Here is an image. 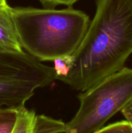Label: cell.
I'll use <instances>...</instances> for the list:
<instances>
[{
  "label": "cell",
  "mask_w": 132,
  "mask_h": 133,
  "mask_svg": "<svg viewBox=\"0 0 132 133\" xmlns=\"http://www.w3.org/2000/svg\"><path fill=\"white\" fill-rule=\"evenodd\" d=\"M96 11L69 71L58 80L76 90L92 88L124 67L132 53V0H96Z\"/></svg>",
  "instance_id": "1"
},
{
  "label": "cell",
  "mask_w": 132,
  "mask_h": 133,
  "mask_svg": "<svg viewBox=\"0 0 132 133\" xmlns=\"http://www.w3.org/2000/svg\"><path fill=\"white\" fill-rule=\"evenodd\" d=\"M36 113L23 106L18 109L15 125L11 133H34Z\"/></svg>",
  "instance_id": "6"
},
{
  "label": "cell",
  "mask_w": 132,
  "mask_h": 133,
  "mask_svg": "<svg viewBox=\"0 0 132 133\" xmlns=\"http://www.w3.org/2000/svg\"><path fill=\"white\" fill-rule=\"evenodd\" d=\"M56 80L54 67L23 51L0 50V109L25 106L39 88Z\"/></svg>",
  "instance_id": "4"
},
{
  "label": "cell",
  "mask_w": 132,
  "mask_h": 133,
  "mask_svg": "<svg viewBox=\"0 0 132 133\" xmlns=\"http://www.w3.org/2000/svg\"><path fill=\"white\" fill-rule=\"evenodd\" d=\"M72 61V55L60 57L53 61L54 62V68L56 75V80L67 75L71 67Z\"/></svg>",
  "instance_id": "9"
},
{
  "label": "cell",
  "mask_w": 132,
  "mask_h": 133,
  "mask_svg": "<svg viewBox=\"0 0 132 133\" xmlns=\"http://www.w3.org/2000/svg\"><path fill=\"white\" fill-rule=\"evenodd\" d=\"M6 4H7L6 0H0V5H4Z\"/></svg>",
  "instance_id": "13"
},
{
  "label": "cell",
  "mask_w": 132,
  "mask_h": 133,
  "mask_svg": "<svg viewBox=\"0 0 132 133\" xmlns=\"http://www.w3.org/2000/svg\"><path fill=\"white\" fill-rule=\"evenodd\" d=\"M65 123L45 116H36L34 133H64Z\"/></svg>",
  "instance_id": "7"
},
{
  "label": "cell",
  "mask_w": 132,
  "mask_h": 133,
  "mask_svg": "<svg viewBox=\"0 0 132 133\" xmlns=\"http://www.w3.org/2000/svg\"><path fill=\"white\" fill-rule=\"evenodd\" d=\"M45 9H54L59 5L72 6L79 0H38Z\"/></svg>",
  "instance_id": "11"
},
{
  "label": "cell",
  "mask_w": 132,
  "mask_h": 133,
  "mask_svg": "<svg viewBox=\"0 0 132 133\" xmlns=\"http://www.w3.org/2000/svg\"><path fill=\"white\" fill-rule=\"evenodd\" d=\"M18 109H0V133H11L15 125Z\"/></svg>",
  "instance_id": "8"
},
{
  "label": "cell",
  "mask_w": 132,
  "mask_h": 133,
  "mask_svg": "<svg viewBox=\"0 0 132 133\" xmlns=\"http://www.w3.org/2000/svg\"><path fill=\"white\" fill-rule=\"evenodd\" d=\"M80 107L64 133H94L132 101V68L124 67L78 95Z\"/></svg>",
  "instance_id": "3"
},
{
  "label": "cell",
  "mask_w": 132,
  "mask_h": 133,
  "mask_svg": "<svg viewBox=\"0 0 132 133\" xmlns=\"http://www.w3.org/2000/svg\"><path fill=\"white\" fill-rule=\"evenodd\" d=\"M0 50L23 51L11 12V6L7 4L0 5Z\"/></svg>",
  "instance_id": "5"
},
{
  "label": "cell",
  "mask_w": 132,
  "mask_h": 133,
  "mask_svg": "<svg viewBox=\"0 0 132 133\" xmlns=\"http://www.w3.org/2000/svg\"><path fill=\"white\" fill-rule=\"evenodd\" d=\"M120 112L126 118V120L132 124V101H130Z\"/></svg>",
  "instance_id": "12"
},
{
  "label": "cell",
  "mask_w": 132,
  "mask_h": 133,
  "mask_svg": "<svg viewBox=\"0 0 132 133\" xmlns=\"http://www.w3.org/2000/svg\"><path fill=\"white\" fill-rule=\"evenodd\" d=\"M22 48L40 61L72 55L87 32L90 19L82 10L11 7Z\"/></svg>",
  "instance_id": "2"
},
{
  "label": "cell",
  "mask_w": 132,
  "mask_h": 133,
  "mask_svg": "<svg viewBox=\"0 0 132 133\" xmlns=\"http://www.w3.org/2000/svg\"><path fill=\"white\" fill-rule=\"evenodd\" d=\"M94 133H132V124L128 121H120L104 127Z\"/></svg>",
  "instance_id": "10"
}]
</instances>
